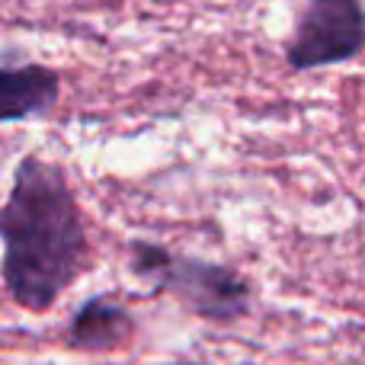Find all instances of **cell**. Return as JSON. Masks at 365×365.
<instances>
[{"label":"cell","instance_id":"5b68a950","mask_svg":"<svg viewBox=\"0 0 365 365\" xmlns=\"http://www.w3.org/2000/svg\"><path fill=\"white\" fill-rule=\"evenodd\" d=\"M58 90H61V77L51 68L42 64H4L0 71V119L10 125L19 119H32V115H42L45 109L55 106Z\"/></svg>","mask_w":365,"mask_h":365},{"label":"cell","instance_id":"7a4b0ae2","mask_svg":"<svg viewBox=\"0 0 365 365\" xmlns=\"http://www.w3.org/2000/svg\"><path fill=\"white\" fill-rule=\"evenodd\" d=\"M128 266L154 292H173L182 308L212 324H231L250 311V282L234 266L177 257L151 240L128 244Z\"/></svg>","mask_w":365,"mask_h":365},{"label":"cell","instance_id":"277c9868","mask_svg":"<svg viewBox=\"0 0 365 365\" xmlns=\"http://www.w3.org/2000/svg\"><path fill=\"white\" fill-rule=\"evenodd\" d=\"M135 334H138V321L125 304L93 295L71 314L64 327V343L77 353H109L128 346Z\"/></svg>","mask_w":365,"mask_h":365},{"label":"cell","instance_id":"8992f818","mask_svg":"<svg viewBox=\"0 0 365 365\" xmlns=\"http://www.w3.org/2000/svg\"><path fill=\"white\" fill-rule=\"evenodd\" d=\"M167 365H199V362H167Z\"/></svg>","mask_w":365,"mask_h":365},{"label":"cell","instance_id":"6da1fadb","mask_svg":"<svg viewBox=\"0 0 365 365\" xmlns=\"http://www.w3.org/2000/svg\"><path fill=\"white\" fill-rule=\"evenodd\" d=\"M4 285L19 308L48 311L87 269V231L61 167L23 158L0 215Z\"/></svg>","mask_w":365,"mask_h":365},{"label":"cell","instance_id":"3957f363","mask_svg":"<svg viewBox=\"0 0 365 365\" xmlns=\"http://www.w3.org/2000/svg\"><path fill=\"white\" fill-rule=\"evenodd\" d=\"M365 48L362 0H308L289 45V64L295 71H314L343 64Z\"/></svg>","mask_w":365,"mask_h":365}]
</instances>
